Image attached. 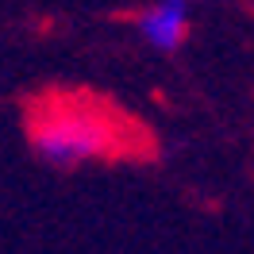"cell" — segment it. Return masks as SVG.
Here are the masks:
<instances>
[{"instance_id": "7a4b0ae2", "label": "cell", "mask_w": 254, "mask_h": 254, "mask_svg": "<svg viewBox=\"0 0 254 254\" xmlns=\"http://www.w3.org/2000/svg\"><path fill=\"white\" fill-rule=\"evenodd\" d=\"M189 0H150L143 12L135 16V31L150 50L170 54L189 39Z\"/></svg>"}, {"instance_id": "6da1fadb", "label": "cell", "mask_w": 254, "mask_h": 254, "mask_svg": "<svg viewBox=\"0 0 254 254\" xmlns=\"http://www.w3.org/2000/svg\"><path fill=\"white\" fill-rule=\"evenodd\" d=\"M124 131L104 108L85 100H58L47 104L31 120V146L35 154L58 170L85 166V162L108 158L120 146Z\"/></svg>"}]
</instances>
